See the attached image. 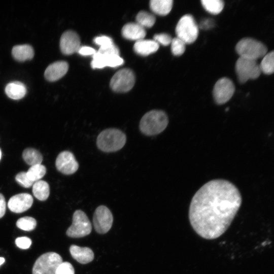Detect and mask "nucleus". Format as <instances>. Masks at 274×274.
Segmentation results:
<instances>
[{
    "mask_svg": "<svg viewBox=\"0 0 274 274\" xmlns=\"http://www.w3.org/2000/svg\"><path fill=\"white\" fill-rule=\"evenodd\" d=\"M242 201L238 189L232 183L222 179L211 180L202 186L191 199L190 224L201 237L216 239L227 230Z\"/></svg>",
    "mask_w": 274,
    "mask_h": 274,
    "instance_id": "f257e3e1",
    "label": "nucleus"
},
{
    "mask_svg": "<svg viewBox=\"0 0 274 274\" xmlns=\"http://www.w3.org/2000/svg\"><path fill=\"white\" fill-rule=\"evenodd\" d=\"M168 123V118L165 112L161 110H151L142 117L139 128L144 134L152 136L164 131Z\"/></svg>",
    "mask_w": 274,
    "mask_h": 274,
    "instance_id": "f03ea898",
    "label": "nucleus"
},
{
    "mask_svg": "<svg viewBox=\"0 0 274 274\" xmlns=\"http://www.w3.org/2000/svg\"><path fill=\"white\" fill-rule=\"evenodd\" d=\"M126 142V136L121 130L111 128L102 130L96 139L97 148L104 152H114L122 149Z\"/></svg>",
    "mask_w": 274,
    "mask_h": 274,
    "instance_id": "7ed1b4c3",
    "label": "nucleus"
},
{
    "mask_svg": "<svg viewBox=\"0 0 274 274\" xmlns=\"http://www.w3.org/2000/svg\"><path fill=\"white\" fill-rule=\"evenodd\" d=\"M235 50L241 57L256 61L267 53V48L264 44L250 38L241 39L237 43Z\"/></svg>",
    "mask_w": 274,
    "mask_h": 274,
    "instance_id": "20e7f679",
    "label": "nucleus"
},
{
    "mask_svg": "<svg viewBox=\"0 0 274 274\" xmlns=\"http://www.w3.org/2000/svg\"><path fill=\"white\" fill-rule=\"evenodd\" d=\"M198 28L193 17L190 14L185 15L180 18L177 24V37L186 44H191L195 42L198 37Z\"/></svg>",
    "mask_w": 274,
    "mask_h": 274,
    "instance_id": "39448f33",
    "label": "nucleus"
},
{
    "mask_svg": "<svg viewBox=\"0 0 274 274\" xmlns=\"http://www.w3.org/2000/svg\"><path fill=\"white\" fill-rule=\"evenodd\" d=\"M62 257L53 252L41 255L36 261L32 274H55L58 266L62 262Z\"/></svg>",
    "mask_w": 274,
    "mask_h": 274,
    "instance_id": "423d86ee",
    "label": "nucleus"
},
{
    "mask_svg": "<svg viewBox=\"0 0 274 274\" xmlns=\"http://www.w3.org/2000/svg\"><path fill=\"white\" fill-rule=\"evenodd\" d=\"M91 230V223L86 214L78 210L73 214L72 224L67 229L66 233L70 237L80 238L89 234Z\"/></svg>",
    "mask_w": 274,
    "mask_h": 274,
    "instance_id": "0eeeda50",
    "label": "nucleus"
},
{
    "mask_svg": "<svg viewBox=\"0 0 274 274\" xmlns=\"http://www.w3.org/2000/svg\"><path fill=\"white\" fill-rule=\"evenodd\" d=\"M235 71L241 83H244L248 80L258 78L261 73L257 61L241 57L236 62Z\"/></svg>",
    "mask_w": 274,
    "mask_h": 274,
    "instance_id": "6e6552de",
    "label": "nucleus"
},
{
    "mask_svg": "<svg viewBox=\"0 0 274 274\" xmlns=\"http://www.w3.org/2000/svg\"><path fill=\"white\" fill-rule=\"evenodd\" d=\"M135 83V76L131 70L123 68L118 71L112 77L110 87L116 92H127L130 90Z\"/></svg>",
    "mask_w": 274,
    "mask_h": 274,
    "instance_id": "1a4fd4ad",
    "label": "nucleus"
},
{
    "mask_svg": "<svg viewBox=\"0 0 274 274\" xmlns=\"http://www.w3.org/2000/svg\"><path fill=\"white\" fill-rule=\"evenodd\" d=\"M235 86L232 81L226 77L217 81L213 89V96L216 103L223 105L227 102L233 96Z\"/></svg>",
    "mask_w": 274,
    "mask_h": 274,
    "instance_id": "9d476101",
    "label": "nucleus"
},
{
    "mask_svg": "<svg viewBox=\"0 0 274 274\" xmlns=\"http://www.w3.org/2000/svg\"><path fill=\"white\" fill-rule=\"evenodd\" d=\"M113 221V215L107 207H98L93 214V222L95 230L100 234H105L111 229Z\"/></svg>",
    "mask_w": 274,
    "mask_h": 274,
    "instance_id": "9b49d317",
    "label": "nucleus"
},
{
    "mask_svg": "<svg viewBox=\"0 0 274 274\" xmlns=\"http://www.w3.org/2000/svg\"><path fill=\"white\" fill-rule=\"evenodd\" d=\"M55 165L59 172L67 175L75 173L79 168V164L75 156L68 151H62L58 155Z\"/></svg>",
    "mask_w": 274,
    "mask_h": 274,
    "instance_id": "f8f14e48",
    "label": "nucleus"
},
{
    "mask_svg": "<svg viewBox=\"0 0 274 274\" xmlns=\"http://www.w3.org/2000/svg\"><path fill=\"white\" fill-rule=\"evenodd\" d=\"M80 47V40L78 35L72 30L64 32L60 40V48L65 55H71L78 52Z\"/></svg>",
    "mask_w": 274,
    "mask_h": 274,
    "instance_id": "ddd939ff",
    "label": "nucleus"
},
{
    "mask_svg": "<svg viewBox=\"0 0 274 274\" xmlns=\"http://www.w3.org/2000/svg\"><path fill=\"white\" fill-rule=\"evenodd\" d=\"M124 62L123 59L117 54H105L96 51L93 55L91 65L93 68H101L106 66L117 67Z\"/></svg>",
    "mask_w": 274,
    "mask_h": 274,
    "instance_id": "4468645a",
    "label": "nucleus"
},
{
    "mask_svg": "<svg viewBox=\"0 0 274 274\" xmlns=\"http://www.w3.org/2000/svg\"><path fill=\"white\" fill-rule=\"evenodd\" d=\"M33 203L32 196L26 193L15 195L8 201V207L12 212L21 213L28 210Z\"/></svg>",
    "mask_w": 274,
    "mask_h": 274,
    "instance_id": "2eb2a0df",
    "label": "nucleus"
},
{
    "mask_svg": "<svg viewBox=\"0 0 274 274\" xmlns=\"http://www.w3.org/2000/svg\"><path fill=\"white\" fill-rule=\"evenodd\" d=\"M68 63L64 61H59L50 64L46 69L44 76L46 80L53 82L57 81L67 73Z\"/></svg>",
    "mask_w": 274,
    "mask_h": 274,
    "instance_id": "dca6fc26",
    "label": "nucleus"
},
{
    "mask_svg": "<svg viewBox=\"0 0 274 274\" xmlns=\"http://www.w3.org/2000/svg\"><path fill=\"white\" fill-rule=\"evenodd\" d=\"M121 32L124 38L136 41L143 39L146 34L145 29L137 23L126 24Z\"/></svg>",
    "mask_w": 274,
    "mask_h": 274,
    "instance_id": "f3484780",
    "label": "nucleus"
},
{
    "mask_svg": "<svg viewBox=\"0 0 274 274\" xmlns=\"http://www.w3.org/2000/svg\"><path fill=\"white\" fill-rule=\"evenodd\" d=\"M70 252L72 257L81 264H87L94 259V253L88 247H81L72 245L70 248Z\"/></svg>",
    "mask_w": 274,
    "mask_h": 274,
    "instance_id": "a211bd4d",
    "label": "nucleus"
},
{
    "mask_svg": "<svg viewBox=\"0 0 274 274\" xmlns=\"http://www.w3.org/2000/svg\"><path fill=\"white\" fill-rule=\"evenodd\" d=\"M159 48V44L154 40H140L136 41L133 49L135 53L142 55L147 56L152 54Z\"/></svg>",
    "mask_w": 274,
    "mask_h": 274,
    "instance_id": "6ab92c4d",
    "label": "nucleus"
},
{
    "mask_svg": "<svg viewBox=\"0 0 274 274\" xmlns=\"http://www.w3.org/2000/svg\"><path fill=\"white\" fill-rule=\"evenodd\" d=\"M12 54L15 60L24 61L33 58L34 50L31 46L27 44L16 45L13 47Z\"/></svg>",
    "mask_w": 274,
    "mask_h": 274,
    "instance_id": "aec40b11",
    "label": "nucleus"
},
{
    "mask_svg": "<svg viewBox=\"0 0 274 274\" xmlns=\"http://www.w3.org/2000/svg\"><path fill=\"white\" fill-rule=\"evenodd\" d=\"M5 92L9 97L16 100L20 99L25 95L26 88L22 83L15 81L7 84Z\"/></svg>",
    "mask_w": 274,
    "mask_h": 274,
    "instance_id": "412c9836",
    "label": "nucleus"
},
{
    "mask_svg": "<svg viewBox=\"0 0 274 274\" xmlns=\"http://www.w3.org/2000/svg\"><path fill=\"white\" fill-rule=\"evenodd\" d=\"M172 0H151L150 2L151 10L155 13L162 16L166 15L172 10Z\"/></svg>",
    "mask_w": 274,
    "mask_h": 274,
    "instance_id": "4be33fe9",
    "label": "nucleus"
},
{
    "mask_svg": "<svg viewBox=\"0 0 274 274\" xmlns=\"http://www.w3.org/2000/svg\"><path fill=\"white\" fill-rule=\"evenodd\" d=\"M32 193L38 199L41 201L46 200L50 194L49 185L43 180L36 181L32 185Z\"/></svg>",
    "mask_w": 274,
    "mask_h": 274,
    "instance_id": "5701e85b",
    "label": "nucleus"
},
{
    "mask_svg": "<svg viewBox=\"0 0 274 274\" xmlns=\"http://www.w3.org/2000/svg\"><path fill=\"white\" fill-rule=\"evenodd\" d=\"M22 158L24 161L30 166L41 164L43 161L42 154L38 150L32 148L24 149L22 153Z\"/></svg>",
    "mask_w": 274,
    "mask_h": 274,
    "instance_id": "b1692460",
    "label": "nucleus"
},
{
    "mask_svg": "<svg viewBox=\"0 0 274 274\" xmlns=\"http://www.w3.org/2000/svg\"><path fill=\"white\" fill-rule=\"evenodd\" d=\"M261 72L270 75L274 71V53L271 51L267 53L263 57L259 64Z\"/></svg>",
    "mask_w": 274,
    "mask_h": 274,
    "instance_id": "393cba45",
    "label": "nucleus"
},
{
    "mask_svg": "<svg viewBox=\"0 0 274 274\" xmlns=\"http://www.w3.org/2000/svg\"><path fill=\"white\" fill-rule=\"evenodd\" d=\"M201 3L207 11L215 15L220 13L224 7V3L222 0H202Z\"/></svg>",
    "mask_w": 274,
    "mask_h": 274,
    "instance_id": "a878e982",
    "label": "nucleus"
},
{
    "mask_svg": "<svg viewBox=\"0 0 274 274\" xmlns=\"http://www.w3.org/2000/svg\"><path fill=\"white\" fill-rule=\"evenodd\" d=\"M26 173L28 178L35 182L40 180L45 176L46 168L42 164H36L31 166Z\"/></svg>",
    "mask_w": 274,
    "mask_h": 274,
    "instance_id": "bb28decb",
    "label": "nucleus"
},
{
    "mask_svg": "<svg viewBox=\"0 0 274 274\" xmlns=\"http://www.w3.org/2000/svg\"><path fill=\"white\" fill-rule=\"evenodd\" d=\"M136 23L145 28L152 27L155 22V18L147 12L140 11L136 16Z\"/></svg>",
    "mask_w": 274,
    "mask_h": 274,
    "instance_id": "cd10ccee",
    "label": "nucleus"
},
{
    "mask_svg": "<svg viewBox=\"0 0 274 274\" xmlns=\"http://www.w3.org/2000/svg\"><path fill=\"white\" fill-rule=\"evenodd\" d=\"M37 222L35 218L26 216L19 218L16 222V226L25 231H31L35 229Z\"/></svg>",
    "mask_w": 274,
    "mask_h": 274,
    "instance_id": "c85d7f7f",
    "label": "nucleus"
},
{
    "mask_svg": "<svg viewBox=\"0 0 274 274\" xmlns=\"http://www.w3.org/2000/svg\"><path fill=\"white\" fill-rule=\"evenodd\" d=\"M170 45L172 52L175 56H180L184 53L186 44L179 38L172 39Z\"/></svg>",
    "mask_w": 274,
    "mask_h": 274,
    "instance_id": "c756f323",
    "label": "nucleus"
},
{
    "mask_svg": "<svg viewBox=\"0 0 274 274\" xmlns=\"http://www.w3.org/2000/svg\"><path fill=\"white\" fill-rule=\"evenodd\" d=\"M94 42L99 46L98 50L107 49L114 44L112 39L110 37L106 36H101L95 38Z\"/></svg>",
    "mask_w": 274,
    "mask_h": 274,
    "instance_id": "7c9ffc66",
    "label": "nucleus"
},
{
    "mask_svg": "<svg viewBox=\"0 0 274 274\" xmlns=\"http://www.w3.org/2000/svg\"><path fill=\"white\" fill-rule=\"evenodd\" d=\"M15 180L21 186L24 188H29L35 182L30 180L25 172H21L17 174L15 177Z\"/></svg>",
    "mask_w": 274,
    "mask_h": 274,
    "instance_id": "2f4dec72",
    "label": "nucleus"
},
{
    "mask_svg": "<svg viewBox=\"0 0 274 274\" xmlns=\"http://www.w3.org/2000/svg\"><path fill=\"white\" fill-rule=\"evenodd\" d=\"M55 274H75V270L70 262H62L56 269Z\"/></svg>",
    "mask_w": 274,
    "mask_h": 274,
    "instance_id": "473e14b6",
    "label": "nucleus"
},
{
    "mask_svg": "<svg viewBox=\"0 0 274 274\" xmlns=\"http://www.w3.org/2000/svg\"><path fill=\"white\" fill-rule=\"evenodd\" d=\"M158 44H160L163 46H167L170 44L172 38L171 36L167 33L156 34L154 36V40Z\"/></svg>",
    "mask_w": 274,
    "mask_h": 274,
    "instance_id": "72a5a7b5",
    "label": "nucleus"
},
{
    "mask_svg": "<svg viewBox=\"0 0 274 274\" xmlns=\"http://www.w3.org/2000/svg\"><path fill=\"white\" fill-rule=\"evenodd\" d=\"M15 244L20 249H27L31 246V241L26 236L19 237L15 239Z\"/></svg>",
    "mask_w": 274,
    "mask_h": 274,
    "instance_id": "f704fd0d",
    "label": "nucleus"
},
{
    "mask_svg": "<svg viewBox=\"0 0 274 274\" xmlns=\"http://www.w3.org/2000/svg\"><path fill=\"white\" fill-rule=\"evenodd\" d=\"M96 52V50L91 47L82 46L80 47L77 52L81 55L87 56L93 55Z\"/></svg>",
    "mask_w": 274,
    "mask_h": 274,
    "instance_id": "c9c22d12",
    "label": "nucleus"
},
{
    "mask_svg": "<svg viewBox=\"0 0 274 274\" xmlns=\"http://www.w3.org/2000/svg\"><path fill=\"white\" fill-rule=\"evenodd\" d=\"M214 25V20L211 19H205L201 21L200 27L201 29H209L212 28Z\"/></svg>",
    "mask_w": 274,
    "mask_h": 274,
    "instance_id": "e433bc0d",
    "label": "nucleus"
},
{
    "mask_svg": "<svg viewBox=\"0 0 274 274\" xmlns=\"http://www.w3.org/2000/svg\"><path fill=\"white\" fill-rule=\"evenodd\" d=\"M6 210V202L4 195L0 193V218H2Z\"/></svg>",
    "mask_w": 274,
    "mask_h": 274,
    "instance_id": "4c0bfd02",
    "label": "nucleus"
},
{
    "mask_svg": "<svg viewBox=\"0 0 274 274\" xmlns=\"http://www.w3.org/2000/svg\"><path fill=\"white\" fill-rule=\"evenodd\" d=\"M5 258L3 257H0V265L3 264L5 262Z\"/></svg>",
    "mask_w": 274,
    "mask_h": 274,
    "instance_id": "58836bf2",
    "label": "nucleus"
},
{
    "mask_svg": "<svg viewBox=\"0 0 274 274\" xmlns=\"http://www.w3.org/2000/svg\"><path fill=\"white\" fill-rule=\"evenodd\" d=\"M1 157H2V151H1V150L0 149V160L1 159Z\"/></svg>",
    "mask_w": 274,
    "mask_h": 274,
    "instance_id": "ea45409f",
    "label": "nucleus"
}]
</instances>
